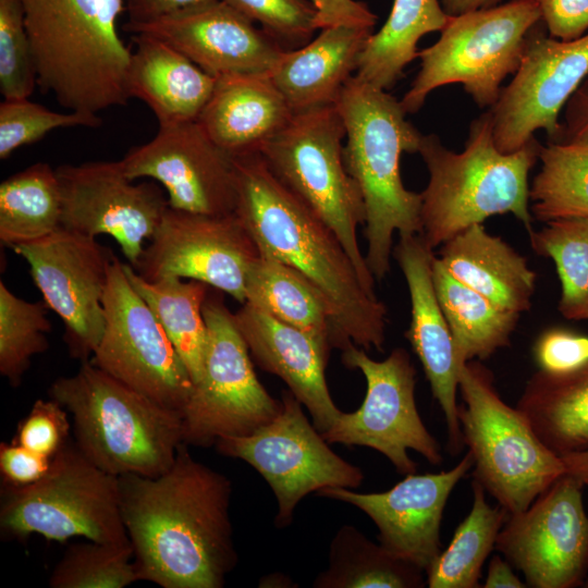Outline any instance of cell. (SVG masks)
<instances>
[{
    "label": "cell",
    "mask_w": 588,
    "mask_h": 588,
    "mask_svg": "<svg viewBox=\"0 0 588 588\" xmlns=\"http://www.w3.org/2000/svg\"><path fill=\"white\" fill-rule=\"evenodd\" d=\"M121 512L140 580L162 588H221L237 554L231 480L181 443L154 477L118 476Z\"/></svg>",
    "instance_id": "6da1fadb"
},
{
    "label": "cell",
    "mask_w": 588,
    "mask_h": 588,
    "mask_svg": "<svg viewBox=\"0 0 588 588\" xmlns=\"http://www.w3.org/2000/svg\"><path fill=\"white\" fill-rule=\"evenodd\" d=\"M235 215L260 253L297 270L327 299L346 344L383 352L387 308L362 283L334 232L270 171L259 152L234 157Z\"/></svg>",
    "instance_id": "7a4b0ae2"
},
{
    "label": "cell",
    "mask_w": 588,
    "mask_h": 588,
    "mask_svg": "<svg viewBox=\"0 0 588 588\" xmlns=\"http://www.w3.org/2000/svg\"><path fill=\"white\" fill-rule=\"evenodd\" d=\"M335 107L345 126V167L365 203V260L380 281L391 268L393 234L422 231L421 195L404 186L400 168L403 152H418L422 134L406 119L401 101L355 75Z\"/></svg>",
    "instance_id": "3957f363"
},
{
    "label": "cell",
    "mask_w": 588,
    "mask_h": 588,
    "mask_svg": "<svg viewBox=\"0 0 588 588\" xmlns=\"http://www.w3.org/2000/svg\"><path fill=\"white\" fill-rule=\"evenodd\" d=\"M37 84L70 111L98 114L130 99L124 0H21Z\"/></svg>",
    "instance_id": "277c9868"
},
{
    "label": "cell",
    "mask_w": 588,
    "mask_h": 588,
    "mask_svg": "<svg viewBox=\"0 0 588 588\" xmlns=\"http://www.w3.org/2000/svg\"><path fill=\"white\" fill-rule=\"evenodd\" d=\"M539 149L532 138L516 151H500L493 139L491 110L471 121L462 152L448 149L436 134H422L418 154L429 172L420 193L425 242L434 248L503 213H512L530 233L528 174Z\"/></svg>",
    "instance_id": "5b68a950"
},
{
    "label": "cell",
    "mask_w": 588,
    "mask_h": 588,
    "mask_svg": "<svg viewBox=\"0 0 588 588\" xmlns=\"http://www.w3.org/2000/svg\"><path fill=\"white\" fill-rule=\"evenodd\" d=\"M49 397L70 414L74 443L102 470L158 476L183 443L182 413L168 408L95 366L56 379Z\"/></svg>",
    "instance_id": "8992f818"
},
{
    "label": "cell",
    "mask_w": 588,
    "mask_h": 588,
    "mask_svg": "<svg viewBox=\"0 0 588 588\" xmlns=\"http://www.w3.org/2000/svg\"><path fill=\"white\" fill-rule=\"evenodd\" d=\"M458 409L473 477L509 514L525 511L566 474L561 456L537 437L524 415L499 395L489 369L470 360L458 366Z\"/></svg>",
    "instance_id": "52a82bcc"
},
{
    "label": "cell",
    "mask_w": 588,
    "mask_h": 588,
    "mask_svg": "<svg viewBox=\"0 0 588 588\" xmlns=\"http://www.w3.org/2000/svg\"><path fill=\"white\" fill-rule=\"evenodd\" d=\"M345 126L334 106L294 113L287 125L260 149L270 171L338 236L365 289L373 296L375 278L357 240L365 225L363 194L345 167Z\"/></svg>",
    "instance_id": "ba28073f"
},
{
    "label": "cell",
    "mask_w": 588,
    "mask_h": 588,
    "mask_svg": "<svg viewBox=\"0 0 588 588\" xmlns=\"http://www.w3.org/2000/svg\"><path fill=\"white\" fill-rule=\"evenodd\" d=\"M540 22L535 0H510L451 16L439 39L418 51L420 69L400 100L404 110L417 112L431 91L449 84H462L480 108L493 107Z\"/></svg>",
    "instance_id": "9c48e42d"
},
{
    "label": "cell",
    "mask_w": 588,
    "mask_h": 588,
    "mask_svg": "<svg viewBox=\"0 0 588 588\" xmlns=\"http://www.w3.org/2000/svg\"><path fill=\"white\" fill-rule=\"evenodd\" d=\"M1 532L20 541L40 535L65 542H130L124 527L119 477L90 462L69 442L51 462L47 474L24 487L2 486Z\"/></svg>",
    "instance_id": "30bf717a"
},
{
    "label": "cell",
    "mask_w": 588,
    "mask_h": 588,
    "mask_svg": "<svg viewBox=\"0 0 588 588\" xmlns=\"http://www.w3.org/2000/svg\"><path fill=\"white\" fill-rule=\"evenodd\" d=\"M208 342L201 379L182 411L183 442L207 448L220 438L247 436L282 409L258 380L249 350L220 295L203 307Z\"/></svg>",
    "instance_id": "8fae6325"
},
{
    "label": "cell",
    "mask_w": 588,
    "mask_h": 588,
    "mask_svg": "<svg viewBox=\"0 0 588 588\" xmlns=\"http://www.w3.org/2000/svg\"><path fill=\"white\" fill-rule=\"evenodd\" d=\"M281 396L282 409L271 421L247 436L220 438L216 448L264 477L278 503L275 526L283 528L308 493L329 487L357 488L364 473L330 449L290 390Z\"/></svg>",
    "instance_id": "7c38bea8"
},
{
    "label": "cell",
    "mask_w": 588,
    "mask_h": 588,
    "mask_svg": "<svg viewBox=\"0 0 588 588\" xmlns=\"http://www.w3.org/2000/svg\"><path fill=\"white\" fill-rule=\"evenodd\" d=\"M342 363L364 375L366 396L357 411L341 413L331 428L321 433L324 440L329 444L371 448L402 475L417 469L409 450L430 464L440 465L443 457L439 442L428 431L416 406V370L408 353L396 347L378 362L352 344L342 351Z\"/></svg>",
    "instance_id": "4fadbf2b"
},
{
    "label": "cell",
    "mask_w": 588,
    "mask_h": 588,
    "mask_svg": "<svg viewBox=\"0 0 588 588\" xmlns=\"http://www.w3.org/2000/svg\"><path fill=\"white\" fill-rule=\"evenodd\" d=\"M105 329L89 359L155 402L182 413L191 376L157 316L113 254L103 295Z\"/></svg>",
    "instance_id": "5bb4252c"
},
{
    "label": "cell",
    "mask_w": 588,
    "mask_h": 588,
    "mask_svg": "<svg viewBox=\"0 0 588 588\" xmlns=\"http://www.w3.org/2000/svg\"><path fill=\"white\" fill-rule=\"evenodd\" d=\"M585 483L564 474L525 511L507 515L495 549L520 571L527 587L574 588L588 577Z\"/></svg>",
    "instance_id": "9a60e30c"
},
{
    "label": "cell",
    "mask_w": 588,
    "mask_h": 588,
    "mask_svg": "<svg viewBox=\"0 0 588 588\" xmlns=\"http://www.w3.org/2000/svg\"><path fill=\"white\" fill-rule=\"evenodd\" d=\"M12 249L26 260L45 304L62 320L70 356L89 360L105 329L102 301L113 253L96 237L63 226Z\"/></svg>",
    "instance_id": "2e32d148"
},
{
    "label": "cell",
    "mask_w": 588,
    "mask_h": 588,
    "mask_svg": "<svg viewBox=\"0 0 588 588\" xmlns=\"http://www.w3.org/2000/svg\"><path fill=\"white\" fill-rule=\"evenodd\" d=\"M259 249L235 213L205 215L168 206L136 268L143 278L197 280L245 303Z\"/></svg>",
    "instance_id": "e0dca14e"
},
{
    "label": "cell",
    "mask_w": 588,
    "mask_h": 588,
    "mask_svg": "<svg viewBox=\"0 0 588 588\" xmlns=\"http://www.w3.org/2000/svg\"><path fill=\"white\" fill-rule=\"evenodd\" d=\"M587 76L588 33L561 40L548 36L542 22L536 25L514 77L490 108L497 148L516 151L535 138L538 130L553 142L564 106Z\"/></svg>",
    "instance_id": "ac0fdd59"
},
{
    "label": "cell",
    "mask_w": 588,
    "mask_h": 588,
    "mask_svg": "<svg viewBox=\"0 0 588 588\" xmlns=\"http://www.w3.org/2000/svg\"><path fill=\"white\" fill-rule=\"evenodd\" d=\"M61 188V226L96 237L109 235L137 267L168 208L163 191L152 182L134 184L119 161L62 164L56 169Z\"/></svg>",
    "instance_id": "d6986e66"
},
{
    "label": "cell",
    "mask_w": 588,
    "mask_h": 588,
    "mask_svg": "<svg viewBox=\"0 0 588 588\" xmlns=\"http://www.w3.org/2000/svg\"><path fill=\"white\" fill-rule=\"evenodd\" d=\"M126 176L151 179L177 210L231 215L237 192L234 157L221 149L197 120L159 126L156 136L121 159Z\"/></svg>",
    "instance_id": "ffe728a7"
},
{
    "label": "cell",
    "mask_w": 588,
    "mask_h": 588,
    "mask_svg": "<svg viewBox=\"0 0 588 588\" xmlns=\"http://www.w3.org/2000/svg\"><path fill=\"white\" fill-rule=\"evenodd\" d=\"M473 466V456L467 452L449 470L407 474L383 492L359 493L329 487L317 494L362 510L376 524L380 544L426 573L442 550L440 526L448 499Z\"/></svg>",
    "instance_id": "44dd1931"
},
{
    "label": "cell",
    "mask_w": 588,
    "mask_h": 588,
    "mask_svg": "<svg viewBox=\"0 0 588 588\" xmlns=\"http://www.w3.org/2000/svg\"><path fill=\"white\" fill-rule=\"evenodd\" d=\"M128 33L150 35L167 42L215 78L270 75L286 51L222 0Z\"/></svg>",
    "instance_id": "7402d4cb"
},
{
    "label": "cell",
    "mask_w": 588,
    "mask_h": 588,
    "mask_svg": "<svg viewBox=\"0 0 588 588\" xmlns=\"http://www.w3.org/2000/svg\"><path fill=\"white\" fill-rule=\"evenodd\" d=\"M393 257L403 272L411 297L406 338L444 415L449 452L456 455L464 446L456 402L458 366L452 333L432 281L433 248L420 234L400 235Z\"/></svg>",
    "instance_id": "603a6c76"
},
{
    "label": "cell",
    "mask_w": 588,
    "mask_h": 588,
    "mask_svg": "<svg viewBox=\"0 0 588 588\" xmlns=\"http://www.w3.org/2000/svg\"><path fill=\"white\" fill-rule=\"evenodd\" d=\"M233 316L257 365L286 383L321 433L331 428L342 411L334 404L326 380L330 352L310 334L248 303Z\"/></svg>",
    "instance_id": "cb8c5ba5"
},
{
    "label": "cell",
    "mask_w": 588,
    "mask_h": 588,
    "mask_svg": "<svg viewBox=\"0 0 588 588\" xmlns=\"http://www.w3.org/2000/svg\"><path fill=\"white\" fill-rule=\"evenodd\" d=\"M294 113L270 75L217 78L197 121L206 134L232 157L259 152Z\"/></svg>",
    "instance_id": "d4e9b609"
},
{
    "label": "cell",
    "mask_w": 588,
    "mask_h": 588,
    "mask_svg": "<svg viewBox=\"0 0 588 588\" xmlns=\"http://www.w3.org/2000/svg\"><path fill=\"white\" fill-rule=\"evenodd\" d=\"M371 34L365 26H331L284 52L270 77L293 113L336 103Z\"/></svg>",
    "instance_id": "484cf974"
},
{
    "label": "cell",
    "mask_w": 588,
    "mask_h": 588,
    "mask_svg": "<svg viewBox=\"0 0 588 588\" xmlns=\"http://www.w3.org/2000/svg\"><path fill=\"white\" fill-rule=\"evenodd\" d=\"M133 42L127 74L130 98L144 101L159 126L197 120L217 78L154 36L133 34Z\"/></svg>",
    "instance_id": "4316f807"
},
{
    "label": "cell",
    "mask_w": 588,
    "mask_h": 588,
    "mask_svg": "<svg viewBox=\"0 0 588 588\" xmlns=\"http://www.w3.org/2000/svg\"><path fill=\"white\" fill-rule=\"evenodd\" d=\"M438 258L455 279L497 307L518 315L530 308L536 273L524 256L482 223L442 244Z\"/></svg>",
    "instance_id": "83f0119b"
},
{
    "label": "cell",
    "mask_w": 588,
    "mask_h": 588,
    "mask_svg": "<svg viewBox=\"0 0 588 588\" xmlns=\"http://www.w3.org/2000/svg\"><path fill=\"white\" fill-rule=\"evenodd\" d=\"M245 303L318 340L329 352L345 350L331 308L303 274L269 254L260 253L246 280Z\"/></svg>",
    "instance_id": "f1b7e54d"
},
{
    "label": "cell",
    "mask_w": 588,
    "mask_h": 588,
    "mask_svg": "<svg viewBox=\"0 0 588 588\" xmlns=\"http://www.w3.org/2000/svg\"><path fill=\"white\" fill-rule=\"evenodd\" d=\"M537 437L559 456L588 450V363L528 380L516 406Z\"/></svg>",
    "instance_id": "f546056e"
},
{
    "label": "cell",
    "mask_w": 588,
    "mask_h": 588,
    "mask_svg": "<svg viewBox=\"0 0 588 588\" xmlns=\"http://www.w3.org/2000/svg\"><path fill=\"white\" fill-rule=\"evenodd\" d=\"M432 281L450 327L457 366L487 359L510 344L519 315L505 311L455 279L434 256Z\"/></svg>",
    "instance_id": "4dcf8cb0"
},
{
    "label": "cell",
    "mask_w": 588,
    "mask_h": 588,
    "mask_svg": "<svg viewBox=\"0 0 588 588\" xmlns=\"http://www.w3.org/2000/svg\"><path fill=\"white\" fill-rule=\"evenodd\" d=\"M123 269L135 291L157 316L193 383H197L204 373L207 352L208 333L203 307L210 286L177 277L149 281L130 264H123Z\"/></svg>",
    "instance_id": "1f68e13d"
},
{
    "label": "cell",
    "mask_w": 588,
    "mask_h": 588,
    "mask_svg": "<svg viewBox=\"0 0 588 588\" xmlns=\"http://www.w3.org/2000/svg\"><path fill=\"white\" fill-rule=\"evenodd\" d=\"M450 17L440 0H394L383 26L369 36L355 76L375 87L390 89L418 57L420 38L441 32Z\"/></svg>",
    "instance_id": "d6a6232c"
},
{
    "label": "cell",
    "mask_w": 588,
    "mask_h": 588,
    "mask_svg": "<svg viewBox=\"0 0 588 588\" xmlns=\"http://www.w3.org/2000/svg\"><path fill=\"white\" fill-rule=\"evenodd\" d=\"M425 571L369 540L352 525L334 535L328 567L314 580L315 588H422Z\"/></svg>",
    "instance_id": "836d02e7"
},
{
    "label": "cell",
    "mask_w": 588,
    "mask_h": 588,
    "mask_svg": "<svg viewBox=\"0 0 588 588\" xmlns=\"http://www.w3.org/2000/svg\"><path fill=\"white\" fill-rule=\"evenodd\" d=\"M62 198L56 169L36 162L0 184V241L15 245L42 238L61 226Z\"/></svg>",
    "instance_id": "e575fe53"
},
{
    "label": "cell",
    "mask_w": 588,
    "mask_h": 588,
    "mask_svg": "<svg viewBox=\"0 0 588 588\" xmlns=\"http://www.w3.org/2000/svg\"><path fill=\"white\" fill-rule=\"evenodd\" d=\"M473 505L449 546L426 572L429 588L479 587L481 568L493 549L507 513L491 506L481 485L473 480Z\"/></svg>",
    "instance_id": "d590c367"
},
{
    "label": "cell",
    "mask_w": 588,
    "mask_h": 588,
    "mask_svg": "<svg viewBox=\"0 0 588 588\" xmlns=\"http://www.w3.org/2000/svg\"><path fill=\"white\" fill-rule=\"evenodd\" d=\"M541 169L529 186V208L540 221L588 217V144L554 143L538 152Z\"/></svg>",
    "instance_id": "8d00e7d4"
},
{
    "label": "cell",
    "mask_w": 588,
    "mask_h": 588,
    "mask_svg": "<svg viewBox=\"0 0 588 588\" xmlns=\"http://www.w3.org/2000/svg\"><path fill=\"white\" fill-rule=\"evenodd\" d=\"M528 234L532 249L555 264L559 311L569 320H588V217L550 221Z\"/></svg>",
    "instance_id": "74e56055"
},
{
    "label": "cell",
    "mask_w": 588,
    "mask_h": 588,
    "mask_svg": "<svg viewBox=\"0 0 588 588\" xmlns=\"http://www.w3.org/2000/svg\"><path fill=\"white\" fill-rule=\"evenodd\" d=\"M45 302H28L0 282V373L19 387L32 358L49 348L51 322Z\"/></svg>",
    "instance_id": "f35d334b"
},
{
    "label": "cell",
    "mask_w": 588,
    "mask_h": 588,
    "mask_svg": "<svg viewBox=\"0 0 588 588\" xmlns=\"http://www.w3.org/2000/svg\"><path fill=\"white\" fill-rule=\"evenodd\" d=\"M140 576L131 541L72 543L52 569L51 588H123Z\"/></svg>",
    "instance_id": "ab89813d"
},
{
    "label": "cell",
    "mask_w": 588,
    "mask_h": 588,
    "mask_svg": "<svg viewBox=\"0 0 588 588\" xmlns=\"http://www.w3.org/2000/svg\"><path fill=\"white\" fill-rule=\"evenodd\" d=\"M98 114L51 111L29 98L3 99L0 103V159L9 158L20 147L34 144L57 128L99 127Z\"/></svg>",
    "instance_id": "60d3db41"
},
{
    "label": "cell",
    "mask_w": 588,
    "mask_h": 588,
    "mask_svg": "<svg viewBox=\"0 0 588 588\" xmlns=\"http://www.w3.org/2000/svg\"><path fill=\"white\" fill-rule=\"evenodd\" d=\"M37 69L21 0H0V91L3 99L29 98Z\"/></svg>",
    "instance_id": "b9f144b4"
},
{
    "label": "cell",
    "mask_w": 588,
    "mask_h": 588,
    "mask_svg": "<svg viewBox=\"0 0 588 588\" xmlns=\"http://www.w3.org/2000/svg\"><path fill=\"white\" fill-rule=\"evenodd\" d=\"M272 37L284 50L309 42L319 30L311 0H222Z\"/></svg>",
    "instance_id": "7bdbcfd3"
},
{
    "label": "cell",
    "mask_w": 588,
    "mask_h": 588,
    "mask_svg": "<svg viewBox=\"0 0 588 588\" xmlns=\"http://www.w3.org/2000/svg\"><path fill=\"white\" fill-rule=\"evenodd\" d=\"M71 431L69 412L51 397L39 399L20 421L12 442L52 458L70 442Z\"/></svg>",
    "instance_id": "ee69618b"
},
{
    "label": "cell",
    "mask_w": 588,
    "mask_h": 588,
    "mask_svg": "<svg viewBox=\"0 0 588 588\" xmlns=\"http://www.w3.org/2000/svg\"><path fill=\"white\" fill-rule=\"evenodd\" d=\"M539 370L563 373L588 363V336L566 328L543 331L532 348Z\"/></svg>",
    "instance_id": "f6af8a7d"
},
{
    "label": "cell",
    "mask_w": 588,
    "mask_h": 588,
    "mask_svg": "<svg viewBox=\"0 0 588 588\" xmlns=\"http://www.w3.org/2000/svg\"><path fill=\"white\" fill-rule=\"evenodd\" d=\"M549 35L572 40L588 33V0H535Z\"/></svg>",
    "instance_id": "bcb514c9"
},
{
    "label": "cell",
    "mask_w": 588,
    "mask_h": 588,
    "mask_svg": "<svg viewBox=\"0 0 588 588\" xmlns=\"http://www.w3.org/2000/svg\"><path fill=\"white\" fill-rule=\"evenodd\" d=\"M52 458L12 441L1 442L0 474L3 486L24 487L38 481L49 470Z\"/></svg>",
    "instance_id": "7dc6e473"
},
{
    "label": "cell",
    "mask_w": 588,
    "mask_h": 588,
    "mask_svg": "<svg viewBox=\"0 0 588 588\" xmlns=\"http://www.w3.org/2000/svg\"><path fill=\"white\" fill-rule=\"evenodd\" d=\"M218 1L220 0H124L127 22L123 28L128 32L138 26L189 14Z\"/></svg>",
    "instance_id": "c3c4849f"
},
{
    "label": "cell",
    "mask_w": 588,
    "mask_h": 588,
    "mask_svg": "<svg viewBox=\"0 0 588 588\" xmlns=\"http://www.w3.org/2000/svg\"><path fill=\"white\" fill-rule=\"evenodd\" d=\"M317 9L319 30L336 25L373 28L377 16L365 2L357 0H311Z\"/></svg>",
    "instance_id": "681fc988"
},
{
    "label": "cell",
    "mask_w": 588,
    "mask_h": 588,
    "mask_svg": "<svg viewBox=\"0 0 588 588\" xmlns=\"http://www.w3.org/2000/svg\"><path fill=\"white\" fill-rule=\"evenodd\" d=\"M554 143L588 144V76L563 108V120Z\"/></svg>",
    "instance_id": "f907efd6"
},
{
    "label": "cell",
    "mask_w": 588,
    "mask_h": 588,
    "mask_svg": "<svg viewBox=\"0 0 588 588\" xmlns=\"http://www.w3.org/2000/svg\"><path fill=\"white\" fill-rule=\"evenodd\" d=\"M485 588H525L527 587L513 572L511 563L500 555L489 562Z\"/></svg>",
    "instance_id": "816d5d0a"
},
{
    "label": "cell",
    "mask_w": 588,
    "mask_h": 588,
    "mask_svg": "<svg viewBox=\"0 0 588 588\" xmlns=\"http://www.w3.org/2000/svg\"><path fill=\"white\" fill-rule=\"evenodd\" d=\"M501 1L502 0H440L443 10L450 16L495 7L500 4Z\"/></svg>",
    "instance_id": "f5cc1de1"
},
{
    "label": "cell",
    "mask_w": 588,
    "mask_h": 588,
    "mask_svg": "<svg viewBox=\"0 0 588 588\" xmlns=\"http://www.w3.org/2000/svg\"><path fill=\"white\" fill-rule=\"evenodd\" d=\"M566 473L577 477L584 483L588 479V450L561 456Z\"/></svg>",
    "instance_id": "db71d44e"
},
{
    "label": "cell",
    "mask_w": 588,
    "mask_h": 588,
    "mask_svg": "<svg viewBox=\"0 0 588 588\" xmlns=\"http://www.w3.org/2000/svg\"><path fill=\"white\" fill-rule=\"evenodd\" d=\"M585 486H586V487H588V479L586 480V482H585ZM585 587H588V577H587V580H586Z\"/></svg>",
    "instance_id": "11a10c76"
}]
</instances>
